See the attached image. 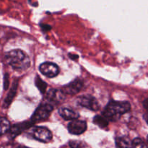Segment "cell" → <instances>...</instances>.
<instances>
[{"mask_svg": "<svg viewBox=\"0 0 148 148\" xmlns=\"http://www.w3.org/2000/svg\"><path fill=\"white\" fill-rule=\"evenodd\" d=\"M5 61L13 69L25 71L30 66V60L27 54L20 49H14L5 54Z\"/></svg>", "mask_w": 148, "mask_h": 148, "instance_id": "cell-1", "label": "cell"}, {"mask_svg": "<svg viewBox=\"0 0 148 148\" xmlns=\"http://www.w3.org/2000/svg\"><path fill=\"white\" fill-rule=\"evenodd\" d=\"M10 148H26V147L23 145H14L11 146Z\"/></svg>", "mask_w": 148, "mask_h": 148, "instance_id": "cell-21", "label": "cell"}, {"mask_svg": "<svg viewBox=\"0 0 148 148\" xmlns=\"http://www.w3.org/2000/svg\"><path fill=\"white\" fill-rule=\"evenodd\" d=\"M131 109L130 103L127 101H111L103 112V116L108 121H117L123 114H126Z\"/></svg>", "mask_w": 148, "mask_h": 148, "instance_id": "cell-2", "label": "cell"}, {"mask_svg": "<svg viewBox=\"0 0 148 148\" xmlns=\"http://www.w3.org/2000/svg\"><path fill=\"white\" fill-rule=\"evenodd\" d=\"M147 124H148V119H147Z\"/></svg>", "mask_w": 148, "mask_h": 148, "instance_id": "cell-23", "label": "cell"}, {"mask_svg": "<svg viewBox=\"0 0 148 148\" xmlns=\"http://www.w3.org/2000/svg\"><path fill=\"white\" fill-rule=\"evenodd\" d=\"M53 111V106L49 103H42L36 108L31 117L32 122H36L48 119Z\"/></svg>", "mask_w": 148, "mask_h": 148, "instance_id": "cell-3", "label": "cell"}, {"mask_svg": "<svg viewBox=\"0 0 148 148\" xmlns=\"http://www.w3.org/2000/svg\"><path fill=\"white\" fill-rule=\"evenodd\" d=\"M59 114L60 116L65 120L77 119L79 116V114L77 111L67 108H59Z\"/></svg>", "mask_w": 148, "mask_h": 148, "instance_id": "cell-10", "label": "cell"}, {"mask_svg": "<svg viewBox=\"0 0 148 148\" xmlns=\"http://www.w3.org/2000/svg\"><path fill=\"white\" fill-rule=\"evenodd\" d=\"M132 145L134 148H148L147 145L140 138L134 139L132 141Z\"/></svg>", "mask_w": 148, "mask_h": 148, "instance_id": "cell-17", "label": "cell"}, {"mask_svg": "<svg viewBox=\"0 0 148 148\" xmlns=\"http://www.w3.org/2000/svg\"><path fill=\"white\" fill-rule=\"evenodd\" d=\"M17 85H18V82L17 81H14L11 89H10V91L9 92L8 95H7V97H6L5 100L4 101V105H3L4 108H8L10 104H11V103L12 102L13 99H14V96L16 95V92H17Z\"/></svg>", "mask_w": 148, "mask_h": 148, "instance_id": "cell-11", "label": "cell"}, {"mask_svg": "<svg viewBox=\"0 0 148 148\" xmlns=\"http://www.w3.org/2000/svg\"><path fill=\"white\" fill-rule=\"evenodd\" d=\"M33 124V122H32V121H26V122H23L21 123V124H15V125L12 126V127H10V130L8 131L10 137L11 138H14L17 135H19L22 132L24 131L25 130L31 127Z\"/></svg>", "mask_w": 148, "mask_h": 148, "instance_id": "cell-9", "label": "cell"}, {"mask_svg": "<svg viewBox=\"0 0 148 148\" xmlns=\"http://www.w3.org/2000/svg\"><path fill=\"white\" fill-rule=\"evenodd\" d=\"M62 148H66V147H62ZM69 148H72V147H69Z\"/></svg>", "mask_w": 148, "mask_h": 148, "instance_id": "cell-24", "label": "cell"}, {"mask_svg": "<svg viewBox=\"0 0 148 148\" xmlns=\"http://www.w3.org/2000/svg\"><path fill=\"white\" fill-rule=\"evenodd\" d=\"M93 121L96 125H98L101 128H105L108 124V120L106 118H104V117L101 116H95Z\"/></svg>", "mask_w": 148, "mask_h": 148, "instance_id": "cell-15", "label": "cell"}, {"mask_svg": "<svg viewBox=\"0 0 148 148\" xmlns=\"http://www.w3.org/2000/svg\"><path fill=\"white\" fill-rule=\"evenodd\" d=\"M117 148H134L132 142L127 137H118L116 140Z\"/></svg>", "mask_w": 148, "mask_h": 148, "instance_id": "cell-12", "label": "cell"}, {"mask_svg": "<svg viewBox=\"0 0 148 148\" xmlns=\"http://www.w3.org/2000/svg\"><path fill=\"white\" fill-rule=\"evenodd\" d=\"M9 86V77L8 75H5L4 76V88L7 90Z\"/></svg>", "mask_w": 148, "mask_h": 148, "instance_id": "cell-19", "label": "cell"}, {"mask_svg": "<svg viewBox=\"0 0 148 148\" xmlns=\"http://www.w3.org/2000/svg\"><path fill=\"white\" fill-rule=\"evenodd\" d=\"M82 87L83 82L81 79H77L64 86L62 89V92L66 95H75L82 90Z\"/></svg>", "mask_w": 148, "mask_h": 148, "instance_id": "cell-8", "label": "cell"}, {"mask_svg": "<svg viewBox=\"0 0 148 148\" xmlns=\"http://www.w3.org/2000/svg\"><path fill=\"white\" fill-rule=\"evenodd\" d=\"M40 72L49 78L55 77L59 73V68L55 64L51 62H44L39 67Z\"/></svg>", "mask_w": 148, "mask_h": 148, "instance_id": "cell-6", "label": "cell"}, {"mask_svg": "<svg viewBox=\"0 0 148 148\" xmlns=\"http://www.w3.org/2000/svg\"><path fill=\"white\" fill-rule=\"evenodd\" d=\"M10 127V121L4 117H0V136L8 132Z\"/></svg>", "mask_w": 148, "mask_h": 148, "instance_id": "cell-14", "label": "cell"}, {"mask_svg": "<svg viewBox=\"0 0 148 148\" xmlns=\"http://www.w3.org/2000/svg\"><path fill=\"white\" fill-rule=\"evenodd\" d=\"M147 143H148V136H147Z\"/></svg>", "mask_w": 148, "mask_h": 148, "instance_id": "cell-22", "label": "cell"}, {"mask_svg": "<svg viewBox=\"0 0 148 148\" xmlns=\"http://www.w3.org/2000/svg\"><path fill=\"white\" fill-rule=\"evenodd\" d=\"M79 106L91 111H97L99 109V103L94 97L91 95H82L77 99Z\"/></svg>", "mask_w": 148, "mask_h": 148, "instance_id": "cell-5", "label": "cell"}, {"mask_svg": "<svg viewBox=\"0 0 148 148\" xmlns=\"http://www.w3.org/2000/svg\"><path fill=\"white\" fill-rule=\"evenodd\" d=\"M68 130L69 133L75 135H79L85 132L87 130V123L82 120H72L68 124Z\"/></svg>", "mask_w": 148, "mask_h": 148, "instance_id": "cell-7", "label": "cell"}, {"mask_svg": "<svg viewBox=\"0 0 148 148\" xmlns=\"http://www.w3.org/2000/svg\"><path fill=\"white\" fill-rule=\"evenodd\" d=\"M35 82H36V87L40 90V92L41 93H44L46 90V88H47V84L44 81L42 80L39 77H36Z\"/></svg>", "mask_w": 148, "mask_h": 148, "instance_id": "cell-16", "label": "cell"}, {"mask_svg": "<svg viewBox=\"0 0 148 148\" xmlns=\"http://www.w3.org/2000/svg\"><path fill=\"white\" fill-rule=\"evenodd\" d=\"M69 147L72 148H87V145L82 142L72 140L69 142Z\"/></svg>", "mask_w": 148, "mask_h": 148, "instance_id": "cell-18", "label": "cell"}, {"mask_svg": "<svg viewBox=\"0 0 148 148\" xmlns=\"http://www.w3.org/2000/svg\"><path fill=\"white\" fill-rule=\"evenodd\" d=\"M33 138L42 143H49L52 139V133L49 129L43 127H34L32 130Z\"/></svg>", "mask_w": 148, "mask_h": 148, "instance_id": "cell-4", "label": "cell"}, {"mask_svg": "<svg viewBox=\"0 0 148 148\" xmlns=\"http://www.w3.org/2000/svg\"><path fill=\"white\" fill-rule=\"evenodd\" d=\"M143 106H144V107L145 109L148 110V98L147 99L145 100L144 102H143Z\"/></svg>", "mask_w": 148, "mask_h": 148, "instance_id": "cell-20", "label": "cell"}, {"mask_svg": "<svg viewBox=\"0 0 148 148\" xmlns=\"http://www.w3.org/2000/svg\"><path fill=\"white\" fill-rule=\"evenodd\" d=\"M63 92L62 91L56 90H51L48 92L47 97L50 101L58 102L62 100V96H63Z\"/></svg>", "mask_w": 148, "mask_h": 148, "instance_id": "cell-13", "label": "cell"}]
</instances>
